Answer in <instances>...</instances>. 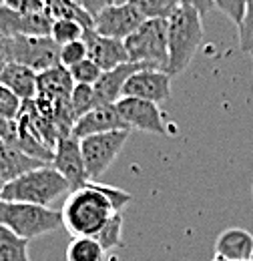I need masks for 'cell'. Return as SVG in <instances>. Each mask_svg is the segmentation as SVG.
<instances>
[{
	"instance_id": "obj_25",
	"label": "cell",
	"mask_w": 253,
	"mask_h": 261,
	"mask_svg": "<svg viewBox=\"0 0 253 261\" xmlns=\"http://www.w3.org/2000/svg\"><path fill=\"white\" fill-rule=\"evenodd\" d=\"M96 239H98V243H100L107 251L117 249V247L123 245V211L115 213V215L109 219V223H107V225L103 227V231L96 235Z\"/></svg>"
},
{
	"instance_id": "obj_42",
	"label": "cell",
	"mask_w": 253,
	"mask_h": 261,
	"mask_svg": "<svg viewBox=\"0 0 253 261\" xmlns=\"http://www.w3.org/2000/svg\"><path fill=\"white\" fill-rule=\"evenodd\" d=\"M44 2H46V0H44Z\"/></svg>"
},
{
	"instance_id": "obj_12",
	"label": "cell",
	"mask_w": 253,
	"mask_h": 261,
	"mask_svg": "<svg viewBox=\"0 0 253 261\" xmlns=\"http://www.w3.org/2000/svg\"><path fill=\"white\" fill-rule=\"evenodd\" d=\"M123 97L143 98L161 105L171 97V74L155 68H141L127 81Z\"/></svg>"
},
{
	"instance_id": "obj_2",
	"label": "cell",
	"mask_w": 253,
	"mask_h": 261,
	"mask_svg": "<svg viewBox=\"0 0 253 261\" xmlns=\"http://www.w3.org/2000/svg\"><path fill=\"white\" fill-rule=\"evenodd\" d=\"M169 40V68L171 76L181 74L191 65L203 42V16L197 8L179 4L167 18Z\"/></svg>"
},
{
	"instance_id": "obj_8",
	"label": "cell",
	"mask_w": 253,
	"mask_h": 261,
	"mask_svg": "<svg viewBox=\"0 0 253 261\" xmlns=\"http://www.w3.org/2000/svg\"><path fill=\"white\" fill-rule=\"evenodd\" d=\"M115 107L131 130L137 129L151 135H161V137L169 135L165 115L155 102L135 97H123L115 102Z\"/></svg>"
},
{
	"instance_id": "obj_26",
	"label": "cell",
	"mask_w": 253,
	"mask_h": 261,
	"mask_svg": "<svg viewBox=\"0 0 253 261\" xmlns=\"http://www.w3.org/2000/svg\"><path fill=\"white\" fill-rule=\"evenodd\" d=\"M70 70V76H72V81H74V85H89V87H95L96 83H98V79L103 76V68L93 63L91 59H85V61H81L79 65L70 66L68 68Z\"/></svg>"
},
{
	"instance_id": "obj_20",
	"label": "cell",
	"mask_w": 253,
	"mask_h": 261,
	"mask_svg": "<svg viewBox=\"0 0 253 261\" xmlns=\"http://www.w3.org/2000/svg\"><path fill=\"white\" fill-rule=\"evenodd\" d=\"M107 253L96 237H72L66 247V261H107Z\"/></svg>"
},
{
	"instance_id": "obj_31",
	"label": "cell",
	"mask_w": 253,
	"mask_h": 261,
	"mask_svg": "<svg viewBox=\"0 0 253 261\" xmlns=\"http://www.w3.org/2000/svg\"><path fill=\"white\" fill-rule=\"evenodd\" d=\"M245 4L247 0H213V6L225 14L233 24H239L245 12Z\"/></svg>"
},
{
	"instance_id": "obj_38",
	"label": "cell",
	"mask_w": 253,
	"mask_h": 261,
	"mask_svg": "<svg viewBox=\"0 0 253 261\" xmlns=\"http://www.w3.org/2000/svg\"><path fill=\"white\" fill-rule=\"evenodd\" d=\"M0 48H2V38H0Z\"/></svg>"
},
{
	"instance_id": "obj_24",
	"label": "cell",
	"mask_w": 253,
	"mask_h": 261,
	"mask_svg": "<svg viewBox=\"0 0 253 261\" xmlns=\"http://www.w3.org/2000/svg\"><path fill=\"white\" fill-rule=\"evenodd\" d=\"M85 27L77 20H68V18H61V20H53V27H50V38L57 42V44H66V42H72V40H81L85 36Z\"/></svg>"
},
{
	"instance_id": "obj_15",
	"label": "cell",
	"mask_w": 253,
	"mask_h": 261,
	"mask_svg": "<svg viewBox=\"0 0 253 261\" xmlns=\"http://www.w3.org/2000/svg\"><path fill=\"white\" fill-rule=\"evenodd\" d=\"M74 89V81L66 66L59 65L38 72V91L36 97L46 98L55 105H68Z\"/></svg>"
},
{
	"instance_id": "obj_14",
	"label": "cell",
	"mask_w": 253,
	"mask_h": 261,
	"mask_svg": "<svg viewBox=\"0 0 253 261\" xmlns=\"http://www.w3.org/2000/svg\"><path fill=\"white\" fill-rule=\"evenodd\" d=\"M111 130H131L129 125L123 121L121 113L117 111L115 105H100L85 113L81 119H77L72 135L77 139H85L89 135L98 133H111Z\"/></svg>"
},
{
	"instance_id": "obj_23",
	"label": "cell",
	"mask_w": 253,
	"mask_h": 261,
	"mask_svg": "<svg viewBox=\"0 0 253 261\" xmlns=\"http://www.w3.org/2000/svg\"><path fill=\"white\" fill-rule=\"evenodd\" d=\"M145 18H169L179 6L177 0H129Z\"/></svg>"
},
{
	"instance_id": "obj_34",
	"label": "cell",
	"mask_w": 253,
	"mask_h": 261,
	"mask_svg": "<svg viewBox=\"0 0 253 261\" xmlns=\"http://www.w3.org/2000/svg\"><path fill=\"white\" fill-rule=\"evenodd\" d=\"M179 4H187V6H193L201 12V16H205L207 12H211L215 6H213V0H177Z\"/></svg>"
},
{
	"instance_id": "obj_32",
	"label": "cell",
	"mask_w": 253,
	"mask_h": 261,
	"mask_svg": "<svg viewBox=\"0 0 253 261\" xmlns=\"http://www.w3.org/2000/svg\"><path fill=\"white\" fill-rule=\"evenodd\" d=\"M2 6L10 8V10H16V12H44L46 6H44V0H0Z\"/></svg>"
},
{
	"instance_id": "obj_29",
	"label": "cell",
	"mask_w": 253,
	"mask_h": 261,
	"mask_svg": "<svg viewBox=\"0 0 253 261\" xmlns=\"http://www.w3.org/2000/svg\"><path fill=\"white\" fill-rule=\"evenodd\" d=\"M89 59V53H87V44L85 40H72V42H66L61 46V65L70 68V66L79 65L81 61Z\"/></svg>"
},
{
	"instance_id": "obj_7",
	"label": "cell",
	"mask_w": 253,
	"mask_h": 261,
	"mask_svg": "<svg viewBox=\"0 0 253 261\" xmlns=\"http://www.w3.org/2000/svg\"><path fill=\"white\" fill-rule=\"evenodd\" d=\"M129 135L131 130H111L81 139V151L91 181H95L103 173L109 171V167L115 163V159L123 151Z\"/></svg>"
},
{
	"instance_id": "obj_4",
	"label": "cell",
	"mask_w": 253,
	"mask_h": 261,
	"mask_svg": "<svg viewBox=\"0 0 253 261\" xmlns=\"http://www.w3.org/2000/svg\"><path fill=\"white\" fill-rule=\"evenodd\" d=\"M0 225L31 241L63 227V213L32 203L0 201Z\"/></svg>"
},
{
	"instance_id": "obj_3",
	"label": "cell",
	"mask_w": 253,
	"mask_h": 261,
	"mask_svg": "<svg viewBox=\"0 0 253 261\" xmlns=\"http://www.w3.org/2000/svg\"><path fill=\"white\" fill-rule=\"evenodd\" d=\"M64 193H70L68 181L53 165H44L40 169H32L8 181L2 191V201H18L50 207V203Z\"/></svg>"
},
{
	"instance_id": "obj_27",
	"label": "cell",
	"mask_w": 253,
	"mask_h": 261,
	"mask_svg": "<svg viewBox=\"0 0 253 261\" xmlns=\"http://www.w3.org/2000/svg\"><path fill=\"white\" fill-rule=\"evenodd\" d=\"M70 105H72V113H74L77 119H81L85 113L95 109L96 100L93 87H89V85H74L72 95H70Z\"/></svg>"
},
{
	"instance_id": "obj_37",
	"label": "cell",
	"mask_w": 253,
	"mask_h": 261,
	"mask_svg": "<svg viewBox=\"0 0 253 261\" xmlns=\"http://www.w3.org/2000/svg\"><path fill=\"white\" fill-rule=\"evenodd\" d=\"M211 261H225V259H219V257H213Z\"/></svg>"
},
{
	"instance_id": "obj_5",
	"label": "cell",
	"mask_w": 253,
	"mask_h": 261,
	"mask_svg": "<svg viewBox=\"0 0 253 261\" xmlns=\"http://www.w3.org/2000/svg\"><path fill=\"white\" fill-rule=\"evenodd\" d=\"M125 48L129 55V63L167 72L169 68L167 20L147 18L129 38H125Z\"/></svg>"
},
{
	"instance_id": "obj_13",
	"label": "cell",
	"mask_w": 253,
	"mask_h": 261,
	"mask_svg": "<svg viewBox=\"0 0 253 261\" xmlns=\"http://www.w3.org/2000/svg\"><path fill=\"white\" fill-rule=\"evenodd\" d=\"M83 40H85V44H87L89 59H91L93 63H96L105 72L129 63L125 40H117V38L103 36V34L96 33L95 29H87Z\"/></svg>"
},
{
	"instance_id": "obj_1",
	"label": "cell",
	"mask_w": 253,
	"mask_h": 261,
	"mask_svg": "<svg viewBox=\"0 0 253 261\" xmlns=\"http://www.w3.org/2000/svg\"><path fill=\"white\" fill-rule=\"evenodd\" d=\"M133 197L119 187L89 181L81 189L70 191L61 209L63 227L72 237H96L109 219L123 211Z\"/></svg>"
},
{
	"instance_id": "obj_28",
	"label": "cell",
	"mask_w": 253,
	"mask_h": 261,
	"mask_svg": "<svg viewBox=\"0 0 253 261\" xmlns=\"http://www.w3.org/2000/svg\"><path fill=\"white\" fill-rule=\"evenodd\" d=\"M237 29H239V48L243 53L251 55L253 53V0H247L243 18L237 24Z\"/></svg>"
},
{
	"instance_id": "obj_19",
	"label": "cell",
	"mask_w": 253,
	"mask_h": 261,
	"mask_svg": "<svg viewBox=\"0 0 253 261\" xmlns=\"http://www.w3.org/2000/svg\"><path fill=\"white\" fill-rule=\"evenodd\" d=\"M44 165V161H38L34 157H29L27 153H22L20 149H16L14 145H8L4 141H0V179L4 183L29 173L32 169H40Z\"/></svg>"
},
{
	"instance_id": "obj_39",
	"label": "cell",
	"mask_w": 253,
	"mask_h": 261,
	"mask_svg": "<svg viewBox=\"0 0 253 261\" xmlns=\"http://www.w3.org/2000/svg\"><path fill=\"white\" fill-rule=\"evenodd\" d=\"M249 261H253V253H251V259H249Z\"/></svg>"
},
{
	"instance_id": "obj_18",
	"label": "cell",
	"mask_w": 253,
	"mask_h": 261,
	"mask_svg": "<svg viewBox=\"0 0 253 261\" xmlns=\"http://www.w3.org/2000/svg\"><path fill=\"white\" fill-rule=\"evenodd\" d=\"M0 85L12 91L22 102H29L34 100L38 91V72L18 63H6L0 76Z\"/></svg>"
},
{
	"instance_id": "obj_35",
	"label": "cell",
	"mask_w": 253,
	"mask_h": 261,
	"mask_svg": "<svg viewBox=\"0 0 253 261\" xmlns=\"http://www.w3.org/2000/svg\"><path fill=\"white\" fill-rule=\"evenodd\" d=\"M4 66H6V57H4V53H2V48H0V76H2Z\"/></svg>"
},
{
	"instance_id": "obj_40",
	"label": "cell",
	"mask_w": 253,
	"mask_h": 261,
	"mask_svg": "<svg viewBox=\"0 0 253 261\" xmlns=\"http://www.w3.org/2000/svg\"><path fill=\"white\" fill-rule=\"evenodd\" d=\"M251 193H253V185H251Z\"/></svg>"
},
{
	"instance_id": "obj_6",
	"label": "cell",
	"mask_w": 253,
	"mask_h": 261,
	"mask_svg": "<svg viewBox=\"0 0 253 261\" xmlns=\"http://www.w3.org/2000/svg\"><path fill=\"white\" fill-rule=\"evenodd\" d=\"M2 53L6 63H18L34 72L61 65V44L50 36H14L2 38Z\"/></svg>"
},
{
	"instance_id": "obj_9",
	"label": "cell",
	"mask_w": 253,
	"mask_h": 261,
	"mask_svg": "<svg viewBox=\"0 0 253 261\" xmlns=\"http://www.w3.org/2000/svg\"><path fill=\"white\" fill-rule=\"evenodd\" d=\"M147 18L127 0L113 4L109 8H105L103 12H98L93 18V29L103 36L109 38H117V40H125L135 33Z\"/></svg>"
},
{
	"instance_id": "obj_10",
	"label": "cell",
	"mask_w": 253,
	"mask_h": 261,
	"mask_svg": "<svg viewBox=\"0 0 253 261\" xmlns=\"http://www.w3.org/2000/svg\"><path fill=\"white\" fill-rule=\"evenodd\" d=\"M50 165L68 181L70 191L81 189L83 185H87L91 181L87 167H85L83 151H81V139H77L74 135H66V137L59 139Z\"/></svg>"
},
{
	"instance_id": "obj_33",
	"label": "cell",
	"mask_w": 253,
	"mask_h": 261,
	"mask_svg": "<svg viewBox=\"0 0 253 261\" xmlns=\"http://www.w3.org/2000/svg\"><path fill=\"white\" fill-rule=\"evenodd\" d=\"M85 12H89L93 18H95L98 12H103L105 8L113 6V4H119V2H127V0H74Z\"/></svg>"
},
{
	"instance_id": "obj_21",
	"label": "cell",
	"mask_w": 253,
	"mask_h": 261,
	"mask_svg": "<svg viewBox=\"0 0 253 261\" xmlns=\"http://www.w3.org/2000/svg\"><path fill=\"white\" fill-rule=\"evenodd\" d=\"M0 261H31L29 239L0 225Z\"/></svg>"
},
{
	"instance_id": "obj_17",
	"label": "cell",
	"mask_w": 253,
	"mask_h": 261,
	"mask_svg": "<svg viewBox=\"0 0 253 261\" xmlns=\"http://www.w3.org/2000/svg\"><path fill=\"white\" fill-rule=\"evenodd\" d=\"M253 253V235L241 227H229L215 239V257L225 261H249Z\"/></svg>"
},
{
	"instance_id": "obj_41",
	"label": "cell",
	"mask_w": 253,
	"mask_h": 261,
	"mask_svg": "<svg viewBox=\"0 0 253 261\" xmlns=\"http://www.w3.org/2000/svg\"><path fill=\"white\" fill-rule=\"evenodd\" d=\"M251 61H253V53H251Z\"/></svg>"
},
{
	"instance_id": "obj_36",
	"label": "cell",
	"mask_w": 253,
	"mask_h": 261,
	"mask_svg": "<svg viewBox=\"0 0 253 261\" xmlns=\"http://www.w3.org/2000/svg\"><path fill=\"white\" fill-rule=\"evenodd\" d=\"M4 185H6V183L0 179V201H2V191H4Z\"/></svg>"
},
{
	"instance_id": "obj_22",
	"label": "cell",
	"mask_w": 253,
	"mask_h": 261,
	"mask_svg": "<svg viewBox=\"0 0 253 261\" xmlns=\"http://www.w3.org/2000/svg\"><path fill=\"white\" fill-rule=\"evenodd\" d=\"M44 6L53 20L68 18V20L81 22L85 29H93V16L89 12H85L74 0H46Z\"/></svg>"
},
{
	"instance_id": "obj_16",
	"label": "cell",
	"mask_w": 253,
	"mask_h": 261,
	"mask_svg": "<svg viewBox=\"0 0 253 261\" xmlns=\"http://www.w3.org/2000/svg\"><path fill=\"white\" fill-rule=\"evenodd\" d=\"M143 66L135 65V63H125V65L117 66L113 70L103 72V76L98 79L93 91H95V100L96 107L100 105H115L119 98H123V89H125L127 81L141 70Z\"/></svg>"
},
{
	"instance_id": "obj_30",
	"label": "cell",
	"mask_w": 253,
	"mask_h": 261,
	"mask_svg": "<svg viewBox=\"0 0 253 261\" xmlns=\"http://www.w3.org/2000/svg\"><path fill=\"white\" fill-rule=\"evenodd\" d=\"M22 100L16 97L12 91H8L6 87L0 85V117L8 119V121H16L20 111H22Z\"/></svg>"
},
{
	"instance_id": "obj_11",
	"label": "cell",
	"mask_w": 253,
	"mask_h": 261,
	"mask_svg": "<svg viewBox=\"0 0 253 261\" xmlns=\"http://www.w3.org/2000/svg\"><path fill=\"white\" fill-rule=\"evenodd\" d=\"M53 18L44 12H16L0 4V38L14 36H50Z\"/></svg>"
}]
</instances>
